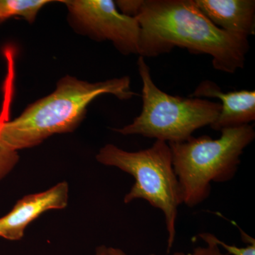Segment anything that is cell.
<instances>
[{
  "mask_svg": "<svg viewBox=\"0 0 255 255\" xmlns=\"http://www.w3.org/2000/svg\"><path fill=\"white\" fill-rule=\"evenodd\" d=\"M96 255H112L109 251V248L105 246H100L96 250Z\"/></svg>",
  "mask_w": 255,
  "mask_h": 255,
  "instance_id": "cell-15",
  "label": "cell"
},
{
  "mask_svg": "<svg viewBox=\"0 0 255 255\" xmlns=\"http://www.w3.org/2000/svg\"><path fill=\"white\" fill-rule=\"evenodd\" d=\"M109 251L112 255H127L122 250L119 248H109Z\"/></svg>",
  "mask_w": 255,
  "mask_h": 255,
  "instance_id": "cell-16",
  "label": "cell"
},
{
  "mask_svg": "<svg viewBox=\"0 0 255 255\" xmlns=\"http://www.w3.org/2000/svg\"><path fill=\"white\" fill-rule=\"evenodd\" d=\"M50 2L48 0H0V23L15 16L34 22L40 10Z\"/></svg>",
  "mask_w": 255,
  "mask_h": 255,
  "instance_id": "cell-10",
  "label": "cell"
},
{
  "mask_svg": "<svg viewBox=\"0 0 255 255\" xmlns=\"http://www.w3.org/2000/svg\"><path fill=\"white\" fill-rule=\"evenodd\" d=\"M241 238L243 241L248 243V246L244 248H239L236 246H231L227 243L221 241L219 238H216L214 235L210 233V237L215 243L218 245L220 248H223L227 254L232 255H255V241L254 238L247 235L244 231L241 230Z\"/></svg>",
  "mask_w": 255,
  "mask_h": 255,
  "instance_id": "cell-11",
  "label": "cell"
},
{
  "mask_svg": "<svg viewBox=\"0 0 255 255\" xmlns=\"http://www.w3.org/2000/svg\"><path fill=\"white\" fill-rule=\"evenodd\" d=\"M18 159V151L13 150L0 139V180L14 169Z\"/></svg>",
  "mask_w": 255,
  "mask_h": 255,
  "instance_id": "cell-12",
  "label": "cell"
},
{
  "mask_svg": "<svg viewBox=\"0 0 255 255\" xmlns=\"http://www.w3.org/2000/svg\"><path fill=\"white\" fill-rule=\"evenodd\" d=\"M190 97L218 98L222 102L219 117L210 127L213 130H222L228 128L248 125L255 120V92H223L214 82L205 80L196 87Z\"/></svg>",
  "mask_w": 255,
  "mask_h": 255,
  "instance_id": "cell-8",
  "label": "cell"
},
{
  "mask_svg": "<svg viewBox=\"0 0 255 255\" xmlns=\"http://www.w3.org/2000/svg\"><path fill=\"white\" fill-rule=\"evenodd\" d=\"M115 4L122 14L136 18L141 10L143 0H118L115 1Z\"/></svg>",
  "mask_w": 255,
  "mask_h": 255,
  "instance_id": "cell-14",
  "label": "cell"
},
{
  "mask_svg": "<svg viewBox=\"0 0 255 255\" xmlns=\"http://www.w3.org/2000/svg\"><path fill=\"white\" fill-rule=\"evenodd\" d=\"M136 18L142 28V58L168 53L177 46L210 55L214 68L223 73L244 68L248 38L217 27L194 0H143Z\"/></svg>",
  "mask_w": 255,
  "mask_h": 255,
  "instance_id": "cell-1",
  "label": "cell"
},
{
  "mask_svg": "<svg viewBox=\"0 0 255 255\" xmlns=\"http://www.w3.org/2000/svg\"><path fill=\"white\" fill-rule=\"evenodd\" d=\"M68 199L69 186L65 182L43 192L24 196L0 219V237L9 241L21 239L32 221L49 210L65 209Z\"/></svg>",
  "mask_w": 255,
  "mask_h": 255,
  "instance_id": "cell-7",
  "label": "cell"
},
{
  "mask_svg": "<svg viewBox=\"0 0 255 255\" xmlns=\"http://www.w3.org/2000/svg\"><path fill=\"white\" fill-rule=\"evenodd\" d=\"M72 24L97 41H110L122 54L139 55L142 28L136 18L121 13L112 0H66Z\"/></svg>",
  "mask_w": 255,
  "mask_h": 255,
  "instance_id": "cell-6",
  "label": "cell"
},
{
  "mask_svg": "<svg viewBox=\"0 0 255 255\" xmlns=\"http://www.w3.org/2000/svg\"><path fill=\"white\" fill-rule=\"evenodd\" d=\"M199 237L206 243V246L197 247L191 253H184L182 252H176L173 255H229L223 253L221 248L211 240L210 233H204L199 234Z\"/></svg>",
  "mask_w": 255,
  "mask_h": 255,
  "instance_id": "cell-13",
  "label": "cell"
},
{
  "mask_svg": "<svg viewBox=\"0 0 255 255\" xmlns=\"http://www.w3.org/2000/svg\"><path fill=\"white\" fill-rule=\"evenodd\" d=\"M96 159L101 164L122 169L135 179L133 186L124 197L125 204L144 199L163 212L169 253L175 241L178 208L182 204L169 144L156 140L150 148L136 152L107 144L100 149Z\"/></svg>",
  "mask_w": 255,
  "mask_h": 255,
  "instance_id": "cell-4",
  "label": "cell"
},
{
  "mask_svg": "<svg viewBox=\"0 0 255 255\" xmlns=\"http://www.w3.org/2000/svg\"><path fill=\"white\" fill-rule=\"evenodd\" d=\"M217 27L248 38L255 33V0H194Z\"/></svg>",
  "mask_w": 255,
  "mask_h": 255,
  "instance_id": "cell-9",
  "label": "cell"
},
{
  "mask_svg": "<svg viewBox=\"0 0 255 255\" xmlns=\"http://www.w3.org/2000/svg\"><path fill=\"white\" fill-rule=\"evenodd\" d=\"M219 138L204 135L168 143L180 187L182 204L198 206L209 198L211 182H226L236 176L243 151L255 137L253 126L228 128Z\"/></svg>",
  "mask_w": 255,
  "mask_h": 255,
  "instance_id": "cell-3",
  "label": "cell"
},
{
  "mask_svg": "<svg viewBox=\"0 0 255 255\" xmlns=\"http://www.w3.org/2000/svg\"><path fill=\"white\" fill-rule=\"evenodd\" d=\"M103 95L127 100L136 94L128 76L97 82L66 76L53 93L28 106L14 120L0 123V139L18 151L38 145L55 134L73 132L85 118L89 105Z\"/></svg>",
  "mask_w": 255,
  "mask_h": 255,
  "instance_id": "cell-2",
  "label": "cell"
},
{
  "mask_svg": "<svg viewBox=\"0 0 255 255\" xmlns=\"http://www.w3.org/2000/svg\"><path fill=\"white\" fill-rule=\"evenodd\" d=\"M138 73L142 83V108L131 124L114 131L140 135L167 143L189 140L195 130L211 126L219 117L221 104L196 97L183 98L166 93L154 83L145 58L139 56Z\"/></svg>",
  "mask_w": 255,
  "mask_h": 255,
  "instance_id": "cell-5",
  "label": "cell"
}]
</instances>
